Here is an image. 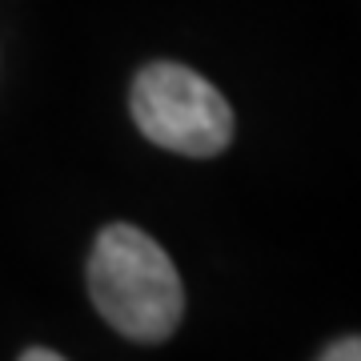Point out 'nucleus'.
Returning <instances> with one entry per match:
<instances>
[{"label": "nucleus", "mask_w": 361, "mask_h": 361, "mask_svg": "<svg viewBox=\"0 0 361 361\" xmlns=\"http://www.w3.org/2000/svg\"><path fill=\"white\" fill-rule=\"evenodd\" d=\"M89 297L121 337L157 345L173 337L185 313L180 273L165 249L137 225L113 221L89 253Z\"/></svg>", "instance_id": "obj_1"}, {"label": "nucleus", "mask_w": 361, "mask_h": 361, "mask_svg": "<svg viewBox=\"0 0 361 361\" xmlns=\"http://www.w3.org/2000/svg\"><path fill=\"white\" fill-rule=\"evenodd\" d=\"M133 121L153 145L180 157H217L233 141V109L201 73L153 61L133 80Z\"/></svg>", "instance_id": "obj_2"}, {"label": "nucleus", "mask_w": 361, "mask_h": 361, "mask_svg": "<svg viewBox=\"0 0 361 361\" xmlns=\"http://www.w3.org/2000/svg\"><path fill=\"white\" fill-rule=\"evenodd\" d=\"M317 357H325V361H361V337H337V341H329Z\"/></svg>", "instance_id": "obj_3"}, {"label": "nucleus", "mask_w": 361, "mask_h": 361, "mask_svg": "<svg viewBox=\"0 0 361 361\" xmlns=\"http://www.w3.org/2000/svg\"><path fill=\"white\" fill-rule=\"evenodd\" d=\"M65 353H56V349H25L20 361H61Z\"/></svg>", "instance_id": "obj_4"}]
</instances>
